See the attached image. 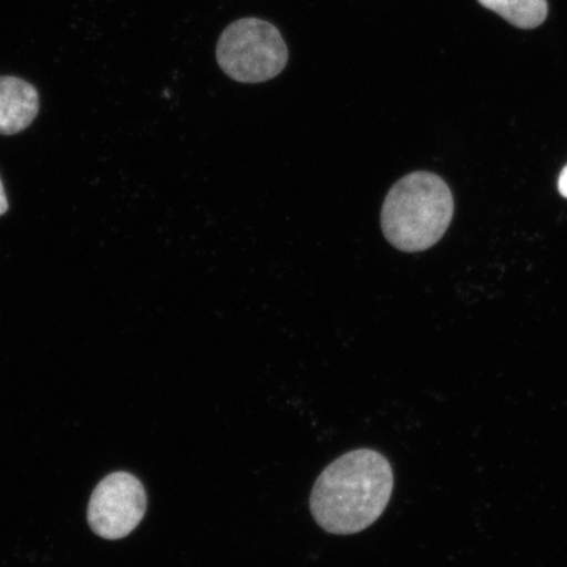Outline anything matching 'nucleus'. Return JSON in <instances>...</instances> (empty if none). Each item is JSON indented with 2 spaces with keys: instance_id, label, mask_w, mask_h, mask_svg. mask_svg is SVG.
<instances>
[{
  "instance_id": "nucleus-1",
  "label": "nucleus",
  "mask_w": 567,
  "mask_h": 567,
  "mask_svg": "<svg viewBox=\"0 0 567 567\" xmlns=\"http://www.w3.org/2000/svg\"><path fill=\"white\" fill-rule=\"evenodd\" d=\"M392 466L381 453L358 450L331 463L316 481L310 509L329 534L353 535L385 512L393 493Z\"/></svg>"
},
{
  "instance_id": "nucleus-2",
  "label": "nucleus",
  "mask_w": 567,
  "mask_h": 567,
  "mask_svg": "<svg viewBox=\"0 0 567 567\" xmlns=\"http://www.w3.org/2000/svg\"><path fill=\"white\" fill-rule=\"evenodd\" d=\"M455 204L441 176L416 172L403 176L385 197L381 210L382 233L403 252L429 250L449 230Z\"/></svg>"
},
{
  "instance_id": "nucleus-3",
  "label": "nucleus",
  "mask_w": 567,
  "mask_h": 567,
  "mask_svg": "<svg viewBox=\"0 0 567 567\" xmlns=\"http://www.w3.org/2000/svg\"><path fill=\"white\" fill-rule=\"evenodd\" d=\"M218 66L233 81L257 84L274 80L287 68L289 51L281 32L269 21L244 18L219 35Z\"/></svg>"
},
{
  "instance_id": "nucleus-4",
  "label": "nucleus",
  "mask_w": 567,
  "mask_h": 567,
  "mask_svg": "<svg viewBox=\"0 0 567 567\" xmlns=\"http://www.w3.org/2000/svg\"><path fill=\"white\" fill-rule=\"evenodd\" d=\"M146 492L131 473L110 474L92 493L89 524L105 540H120L137 528L146 513Z\"/></svg>"
},
{
  "instance_id": "nucleus-5",
  "label": "nucleus",
  "mask_w": 567,
  "mask_h": 567,
  "mask_svg": "<svg viewBox=\"0 0 567 567\" xmlns=\"http://www.w3.org/2000/svg\"><path fill=\"white\" fill-rule=\"evenodd\" d=\"M40 111L39 92L18 76H0V136L27 130Z\"/></svg>"
},
{
  "instance_id": "nucleus-6",
  "label": "nucleus",
  "mask_w": 567,
  "mask_h": 567,
  "mask_svg": "<svg viewBox=\"0 0 567 567\" xmlns=\"http://www.w3.org/2000/svg\"><path fill=\"white\" fill-rule=\"evenodd\" d=\"M478 2L522 30H534L548 18L547 0H478Z\"/></svg>"
},
{
  "instance_id": "nucleus-7",
  "label": "nucleus",
  "mask_w": 567,
  "mask_h": 567,
  "mask_svg": "<svg viewBox=\"0 0 567 567\" xmlns=\"http://www.w3.org/2000/svg\"><path fill=\"white\" fill-rule=\"evenodd\" d=\"M10 209L9 200H7V196L4 193V187L2 181H0V217L4 216L7 212Z\"/></svg>"
},
{
  "instance_id": "nucleus-8",
  "label": "nucleus",
  "mask_w": 567,
  "mask_h": 567,
  "mask_svg": "<svg viewBox=\"0 0 567 567\" xmlns=\"http://www.w3.org/2000/svg\"><path fill=\"white\" fill-rule=\"evenodd\" d=\"M558 190L561 196L567 198V166L563 169L561 175H559Z\"/></svg>"
}]
</instances>
